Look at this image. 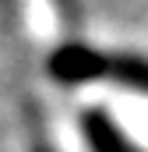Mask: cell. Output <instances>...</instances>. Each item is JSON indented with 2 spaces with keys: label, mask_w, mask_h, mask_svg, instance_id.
Masks as SVG:
<instances>
[{
  "label": "cell",
  "mask_w": 148,
  "mask_h": 152,
  "mask_svg": "<svg viewBox=\"0 0 148 152\" xmlns=\"http://www.w3.org/2000/svg\"><path fill=\"white\" fill-rule=\"evenodd\" d=\"M106 75L120 78L134 88H145L148 92V64L145 60H134V57H123V60H106Z\"/></svg>",
  "instance_id": "obj_2"
},
{
  "label": "cell",
  "mask_w": 148,
  "mask_h": 152,
  "mask_svg": "<svg viewBox=\"0 0 148 152\" xmlns=\"http://www.w3.org/2000/svg\"><path fill=\"white\" fill-rule=\"evenodd\" d=\"M49 71L60 81H85V78L106 75V57H99V50H88V46H60L49 60Z\"/></svg>",
  "instance_id": "obj_1"
}]
</instances>
